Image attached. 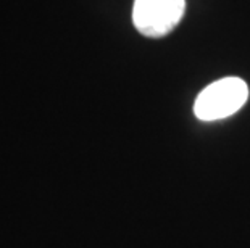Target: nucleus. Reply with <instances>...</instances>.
Masks as SVG:
<instances>
[{
  "label": "nucleus",
  "instance_id": "nucleus-1",
  "mask_svg": "<svg viewBox=\"0 0 250 248\" xmlns=\"http://www.w3.org/2000/svg\"><path fill=\"white\" fill-rule=\"evenodd\" d=\"M249 98V87L241 77H223L199 94L194 113L202 121H218L239 112Z\"/></svg>",
  "mask_w": 250,
  "mask_h": 248
},
{
  "label": "nucleus",
  "instance_id": "nucleus-2",
  "mask_svg": "<svg viewBox=\"0 0 250 248\" xmlns=\"http://www.w3.org/2000/svg\"><path fill=\"white\" fill-rule=\"evenodd\" d=\"M186 0H134L132 23L146 38H163L179 24Z\"/></svg>",
  "mask_w": 250,
  "mask_h": 248
}]
</instances>
